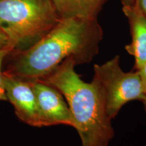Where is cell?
Segmentation results:
<instances>
[{"label":"cell","mask_w":146,"mask_h":146,"mask_svg":"<svg viewBox=\"0 0 146 146\" xmlns=\"http://www.w3.org/2000/svg\"><path fill=\"white\" fill-rule=\"evenodd\" d=\"M103 36L98 19H61L33 45L11 52L3 72L31 81L50 74L67 58L76 65L89 63L99 53Z\"/></svg>","instance_id":"6da1fadb"},{"label":"cell","mask_w":146,"mask_h":146,"mask_svg":"<svg viewBox=\"0 0 146 146\" xmlns=\"http://www.w3.org/2000/svg\"><path fill=\"white\" fill-rule=\"evenodd\" d=\"M76 64L67 58L50 74L40 78L58 89L64 97L81 146H108L114 130L106 110L101 91L95 80L87 83L74 70Z\"/></svg>","instance_id":"7a4b0ae2"},{"label":"cell","mask_w":146,"mask_h":146,"mask_svg":"<svg viewBox=\"0 0 146 146\" xmlns=\"http://www.w3.org/2000/svg\"><path fill=\"white\" fill-rule=\"evenodd\" d=\"M60 20L52 0H0V29L12 52L33 45Z\"/></svg>","instance_id":"3957f363"},{"label":"cell","mask_w":146,"mask_h":146,"mask_svg":"<svg viewBox=\"0 0 146 146\" xmlns=\"http://www.w3.org/2000/svg\"><path fill=\"white\" fill-rule=\"evenodd\" d=\"M94 70L93 79L99 87L111 120L127 103L143 100L146 92L139 71H123L118 55L102 64H95Z\"/></svg>","instance_id":"277c9868"},{"label":"cell","mask_w":146,"mask_h":146,"mask_svg":"<svg viewBox=\"0 0 146 146\" xmlns=\"http://www.w3.org/2000/svg\"><path fill=\"white\" fill-rule=\"evenodd\" d=\"M35 94L43 127L65 125L75 126L64 97L58 89L40 79L31 81Z\"/></svg>","instance_id":"5b68a950"},{"label":"cell","mask_w":146,"mask_h":146,"mask_svg":"<svg viewBox=\"0 0 146 146\" xmlns=\"http://www.w3.org/2000/svg\"><path fill=\"white\" fill-rule=\"evenodd\" d=\"M3 84L8 101L13 105L16 116L33 127H43L31 81L3 72Z\"/></svg>","instance_id":"8992f818"},{"label":"cell","mask_w":146,"mask_h":146,"mask_svg":"<svg viewBox=\"0 0 146 146\" xmlns=\"http://www.w3.org/2000/svg\"><path fill=\"white\" fill-rule=\"evenodd\" d=\"M129 21L131 41L125 50L134 58V70H141L146 63V16L135 3L123 7Z\"/></svg>","instance_id":"52a82bcc"},{"label":"cell","mask_w":146,"mask_h":146,"mask_svg":"<svg viewBox=\"0 0 146 146\" xmlns=\"http://www.w3.org/2000/svg\"><path fill=\"white\" fill-rule=\"evenodd\" d=\"M61 19L78 18L98 19L108 0H52Z\"/></svg>","instance_id":"ba28073f"},{"label":"cell","mask_w":146,"mask_h":146,"mask_svg":"<svg viewBox=\"0 0 146 146\" xmlns=\"http://www.w3.org/2000/svg\"><path fill=\"white\" fill-rule=\"evenodd\" d=\"M11 52H12V49L11 47L0 48V101H8L3 84V66L5 58Z\"/></svg>","instance_id":"9c48e42d"},{"label":"cell","mask_w":146,"mask_h":146,"mask_svg":"<svg viewBox=\"0 0 146 146\" xmlns=\"http://www.w3.org/2000/svg\"><path fill=\"white\" fill-rule=\"evenodd\" d=\"M8 47L12 48V47L10 46V42H9L8 37L2 32V31L0 29V48H3V47Z\"/></svg>","instance_id":"30bf717a"},{"label":"cell","mask_w":146,"mask_h":146,"mask_svg":"<svg viewBox=\"0 0 146 146\" xmlns=\"http://www.w3.org/2000/svg\"><path fill=\"white\" fill-rule=\"evenodd\" d=\"M135 3L146 16V0H135Z\"/></svg>","instance_id":"8fae6325"},{"label":"cell","mask_w":146,"mask_h":146,"mask_svg":"<svg viewBox=\"0 0 146 146\" xmlns=\"http://www.w3.org/2000/svg\"><path fill=\"white\" fill-rule=\"evenodd\" d=\"M139 72L141 75L142 80H143V82L144 87H145V92H146V63L145 64V65L143 66V67L142 68L141 70H139Z\"/></svg>","instance_id":"7c38bea8"},{"label":"cell","mask_w":146,"mask_h":146,"mask_svg":"<svg viewBox=\"0 0 146 146\" xmlns=\"http://www.w3.org/2000/svg\"><path fill=\"white\" fill-rule=\"evenodd\" d=\"M123 5H131L135 3V0H120Z\"/></svg>","instance_id":"4fadbf2b"},{"label":"cell","mask_w":146,"mask_h":146,"mask_svg":"<svg viewBox=\"0 0 146 146\" xmlns=\"http://www.w3.org/2000/svg\"><path fill=\"white\" fill-rule=\"evenodd\" d=\"M142 102H143V104L144 109H145V112H146V94H145V98H144V99H143V101H142Z\"/></svg>","instance_id":"5bb4252c"}]
</instances>
